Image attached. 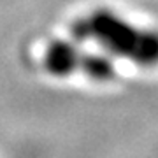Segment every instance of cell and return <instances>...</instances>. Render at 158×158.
Masks as SVG:
<instances>
[{"instance_id":"1","label":"cell","mask_w":158,"mask_h":158,"mask_svg":"<svg viewBox=\"0 0 158 158\" xmlns=\"http://www.w3.org/2000/svg\"><path fill=\"white\" fill-rule=\"evenodd\" d=\"M72 37L95 42L113 58H121L139 67L158 65V32L137 27L109 9H95L77 18Z\"/></svg>"},{"instance_id":"2","label":"cell","mask_w":158,"mask_h":158,"mask_svg":"<svg viewBox=\"0 0 158 158\" xmlns=\"http://www.w3.org/2000/svg\"><path fill=\"white\" fill-rule=\"evenodd\" d=\"M85 51H81L74 40L56 39L49 42L42 55V67L48 74L55 77H67L79 72Z\"/></svg>"},{"instance_id":"3","label":"cell","mask_w":158,"mask_h":158,"mask_svg":"<svg viewBox=\"0 0 158 158\" xmlns=\"http://www.w3.org/2000/svg\"><path fill=\"white\" fill-rule=\"evenodd\" d=\"M79 72H83L86 77L93 79V81L106 83V81H111L116 76V62L106 51L104 53L85 51Z\"/></svg>"}]
</instances>
